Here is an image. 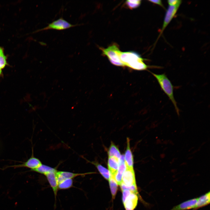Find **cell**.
<instances>
[{"instance_id": "obj_13", "label": "cell", "mask_w": 210, "mask_h": 210, "mask_svg": "<svg viewBox=\"0 0 210 210\" xmlns=\"http://www.w3.org/2000/svg\"><path fill=\"white\" fill-rule=\"evenodd\" d=\"M130 139H127V147L124 156L125 163L126 168H133L134 160L132 153L130 148Z\"/></svg>"}, {"instance_id": "obj_21", "label": "cell", "mask_w": 210, "mask_h": 210, "mask_svg": "<svg viewBox=\"0 0 210 210\" xmlns=\"http://www.w3.org/2000/svg\"><path fill=\"white\" fill-rule=\"evenodd\" d=\"M110 188L113 198L116 196L118 188V184L114 179L110 176L109 179Z\"/></svg>"}, {"instance_id": "obj_8", "label": "cell", "mask_w": 210, "mask_h": 210, "mask_svg": "<svg viewBox=\"0 0 210 210\" xmlns=\"http://www.w3.org/2000/svg\"><path fill=\"white\" fill-rule=\"evenodd\" d=\"M197 198L186 201L174 207L170 210H187L197 209Z\"/></svg>"}, {"instance_id": "obj_1", "label": "cell", "mask_w": 210, "mask_h": 210, "mask_svg": "<svg viewBox=\"0 0 210 210\" xmlns=\"http://www.w3.org/2000/svg\"><path fill=\"white\" fill-rule=\"evenodd\" d=\"M120 59L123 64L138 70L147 69L148 66L144 62V59L139 55L133 52H121Z\"/></svg>"}, {"instance_id": "obj_2", "label": "cell", "mask_w": 210, "mask_h": 210, "mask_svg": "<svg viewBox=\"0 0 210 210\" xmlns=\"http://www.w3.org/2000/svg\"><path fill=\"white\" fill-rule=\"evenodd\" d=\"M151 73L156 79L162 89L172 102L177 113L179 115V110L174 97L173 86L170 81L164 74H157L152 72Z\"/></svg>"}, {"instance_id": "obj_16", "label": "cell", "mask_w": 210, "mask_h": 210, "mask_svg": "<svg viewBox=\"0 0 210 210\" xmlns=\"http://www.w3.org/2000/svg\"><path fill=\"white\" fill-rule=\"evenodd\" d=\"M90 163L95 166L99 172L104 178L106 180H109L110 175L108 170L96 162H91Z\"/></svg>"}, {"instance_id": "obj_20", "label": "cell", "mask_w": 210, "mask_h": 210, "mask_svg": "<svg viewBox=\"0 0 210 210\" xmlns=\"http://www.w3.org/2000/svg\"><path fill=\"white\" fill-rule=\"evenodd\" d=\"M73 183L72 179H64L58 183V189L64 190L69 189L73 186Z\"/></svg>"}, {"instance_id": "obj_11", "label": "cell", "mask_w": 210, "mask_h": 210, "mask_svg": "<svg viewBox=\"0 0 210 210\" xmlns=\"http://www.w3.org/2000/svg\"><path fill=\"white\" fill-rule=\"evenodd\" d=\"M90 174V173H74L73 172L63 171H58L56 172V175L58 182L66 179H73L78 176H82Z\"/></svg>"}, {"instance_id": "obj_6", "label": "cell", "mask_w": 210, "mask_h": 210, "mask_svg": "<svg viewBox=\"0 0 210 210\" xmlns=\"http://www.w3.org/2000/svg\"><path fill=\"white\" fill-rule=\"evenodd\" d=\"M179 7L169 6L164 16L163 22L159 37L161 35L164 29L174 17Z\"/></svg>"}, {"instance_id": "obj_24", "label": "cell", "mask_w": 210, "mask_h": 210, "mask_svg": "<svg viewBox=\"0 0 210 210\" xmlns=\"http://www.w3.org/2000/svg\"><path fill=\"white\" fill-rule=\"evenodd\" d=\"M167 3L169 6H175L179 7L182 3L181 0H169L167 1Z\"/></svg>"}, {"instance_id": "obj_22", "label": "cell", "mask_w": 210, "mask_h": 210, "mask_svg": "<svg viewBox=\"0 0 210 210\" xmlns=\"http://www.w3.org/2000/svg\"><path fill=\"white\" fill-rule=\"evenodd\" d=\"M140 0H127L126 4L130 9H132L138 7L141 3Z\"/></svg>"}, {"instance_id": "obj_19", "label": "cell", "mask_w": 210, "mask_h": 210, "mask_svg": "<svg viewBox=\"0 0 210 210\" xmlns=\"http://www.w3.org/2000/svg\"><path fill=\"white\" fill-rule=\"evenodd\" d=\"M109 157H115L120 160L121 156L118 147L112 142L111 143L108 152Z\"/></svg>"}, {"instance_id": "obj_14", "label": "cell", "mask_w": 210, "mask_h": 210, "mask_svg": "<svg viewBox=\"0 0 210 210\" xmlns=\"http://www.w3.org/2000/svg\"><path fill=\"white\" fill-rule=\"evenodd\" d=\"M119 160L115 157H108V166L110 176L114 177L119 167Z\"/></svg>"}, {"instance_id": "obj_18", "label": "cell", "mask_w": 210, "mask_h": 210, "mask_svg": "<svg viewBox=\"0 0 210 210\" xmlns=\"http://www.w3.org/2000/svg\"><path fill=\"white\" fill-rule=\"evenodd\" d=\"M8 65L7 57L4 54V49L0 47V76H2V70Z\"/></svg>"}, {"instance_id": "obj_7", "label": "cell", "mask_w": 210, "mask_h": 210, "mask_svg": "<svg viewBox=\"0 0 210 210\" xmlns=\"http://www.w3.org/2000/svg\"><path fill=\"white\" fill-rule=\"evenodd\" d=\"M121 184L127 186H136L133 168H126L122 176Z\"/></svg>"}, {"instance_id": "obj_17", "label": "cell", "mask_w": 210, "mask_h": 210, "mask_svg": "<svg viewBox=\"0 0 210 210\" xmlns=\"http://www.w3.org/2000/svg\"><path fill=\"white\" fill-rule=\"evenodd\" d=\"M56 170L55 168L42 164L38 168L31 171L35 172L45 176L49 173Z\"/></svg>"}, {"instance_id": "obj_23", "label": "cell", "mask_w": 210, "mask_h": 210, "mask_svg": "<svg viewBox=\"0 0 210 210\" xmlns=\"http://www.w3.org/2000/svg\"><path fill=\"white\" fill-rule=\"evenodd\" d=\"M120 186L122 190H128L137 194L138 191L136 186H127L122 184H121Z\"/></svg>"}, {"instance_id": "obj_5", "label": "cell", "mask_w": 210, "mask_h": 210, "mask_svg": "<svg viewBox=\"0 0 210 210\" xmlns=\"http://www.w3.org/2000/svg\"><path fill=\"white\" fill-rule=\"evenodd\" d=\"M32 154L31 157L26 161L22 164L11 165L8 167L14 168L26 167L31 169V171L34 170L40 166L42 164L41 161L34 156L33 149H32Z\"/></svg>"}, {"instance_id": "obj_4", "label": "cell", "mask_w": 210, "mask_h": 210, "mask_svg": "<svg viewBox=\"0 0 210 210\" xmlns=\"http://www.w3.org/2000/svg\"><path fill=\"white\" fill-rule=\"evenodd\" d=\"M81 24H72L61 17L49 24L46 27L38 30L35 32L50 29L62 30Z\"/></svg>"}, {"instance_id": "obj_12", "label": "cell", "mask_w": 210, "mask_h": 210, "mask_svg": "<svg viewBox=\"0 0 210 210\" xmlns=\"http://www.w3.org/2000/svg\"><path fill=\"white\" fill-rule=\"evenodd\" d=\"M126 169L125 163L124 156L122 155L119 160L118 170L113 178L118 185H120L122 183L123 175Z\"/></svg>"}, {"instance_id": "obj_26", "label": "cell", "mask_w": 210, "mask_h": 210, "mask_svg": "<svg viewBox=\"0 0 210 210\" xmlns=\"http://www.w3.org/2000/svg\"><path fill=\"white\" fill-rule=\"evenodd\" d=\"M149 1L155 4H158L162 7H163L162 1L160 0H149Z\"/></svg>"}, {"instance_id": "obj_10", "label": "cell", "mask_w": 210, "mask_h": 210, "mask_svg": "<svg viewBox=\"0 0 210 210\" xmlns=\"http://www.w3.org/2000/svg\"><path fill=\"white\" fill-rule=\"evenodd\" d=\"M137 194L132 192L123 202L126 210H134L136 206L138 197Z\"/></svg>"}, {"instance_id": "obj_15", "label": "cell", "mask_w": 210, "mask_h": 210, "mask_svg": "<svg viewBox=\"0 0 210 210\" xmlns=\"http://www.w3.org/2000/svg\"><path fill=\"white\" fill-rule=\"evenodd\" d=\"M197 209L208 205L209 204L210 201V192L197 198Z\"/></svg>"}, {"instance_id": "obj_3", "label": "cell", "mask_w": 210, "mask_h": 210, "mask_svg": "<svg viewBox=\"0 0 210 210\" xmlns=\"http://www.w3.org/2000/svg\"><path fill=\"white\" fill-rule=\"evenodd\" d=\"M101 49L103 54L107 57L113 64L118 66H124L120 59L121 52L117 44H114L106 48Z\"/></svg>"}, {"instance_id": "obj_25", "label": "cell", "mask_w": 210, "mask_h": 210, "mask_svg": "<svg viewBox=\"0 0 210 210\" xmlns=\"http://www.w3.org/2000/svg\"><path fill=\"white\" fill-rule=\"evenodd\" d=\"M123 192V202L125 200L126 198L131 193L132 191L128 190H122Z\"/></svg>"}, {"instance_id": "obj_9", "label": "cell", "mask_w": 210, "mask_h": 210, "mask_svg": "<svg viewBox=\"0 0 210 210\" xmlns=\"http://www.w3.org/2000/svg\"><path fill=\"white\" fill-rule=\"evenodd\" d=\"M57 171V170H56L51 172L45 175L53 190L55 200H56L58 190V182L56 175Z\"/></svg>"}]
</instances>
